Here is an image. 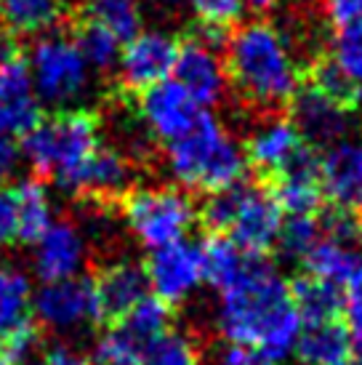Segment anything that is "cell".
Returning a JSON list of instances; mask_svg holds the SVG:
<instances>
[{
    "label": "cell",
    "mask_w": 362,
    "mask_h": 365,
    "mask_svg": "<svg viewBox=\"0 0 362 365\" xmlns=\"http://www.w3.org/2000/svg\"><path fill=\"white\" fill-rule=\"evenodd\" d=\"M341 365H346V363H341Z\"/></svg>",
    "instance_id": "cell-48"
},
{
    "label": "cell",
    "mask_w": 362,
    "mask_h": 365,
    "mask_svg": "<svg viewBox=\"0 0 362 365\" xmlns=\"http://www.w3.org/2000/svg\"><path fill=\"white\" fill-rule=\"evenodd\" d=\"M274 6V0H242V9L253 11V14H267Z\"/></svg>",
    "instance_id": "cell-44"
},
{
    "label": "cell",
    "mask_w": 362,
    "mask_h": 365,
    "mask_svg": "<svg viewBox=\"0 0 362 365\" xmlns=\"http://www.w3.org/2000/svg\"><path fill=\"white\" fill-rule=\"evenodd\" d=\"M118 325H123L144 346L155 341L157 336H162L165 331H171V307L155 294H147L139 304H133L128 312L123 314Z\"/></svg>",
    "instance_id": "cell-30"
},
{
    "label": "cell",
    "mask_w": 362,
    "mask_h": 365,
    "mask_svg": "<svg viewBox=\"0 0 362 365\" xmlns=\"http://www.w3.org/2000/svg\"><path fill=\"white\" fill-rule=\"evenodd\" d=\"M192 9H195L200 27L227 32V35L240 24L242 14H245L242 0H192Z\"/></svg>",
    "instance_id": "cell-36"
},
{
    "label": "cell",
    "mask_w": 362,
    "mask_h": 365,
    "mask_svg": "<svg viewBox=\"0 0 362 365\" xmlns=\"http://www.w3.org/2000/svg\"><path fill=\"white\" fill-rule=\"evenodd\" d=\"M64 16V0H0V21L11 35H46Z\"/></svg>",
    "instance_id": "cell-27"
},
{
    "label": "cell",
    "mask_w": 362,
    "mask_h": 365,
    "mask_svg": "<svg viewBox=\"0 0 362 365\" xmlns=\"http://www.w3.org/2000/svg\"><path fill=\"white\" fill-rule=\"evenodd\" d=\"M301 133L296 131L291 118H269L256 125V131L245 142V160L256 171L267 176H277L282 168H288L291 160L301 153Z\"/></svg>",
    "instance_id": "cell-21"
},
{
    "label": "cell",
    "mask_w": 362,
    "mask_h": 365,
    "mask_svg": "<svg viewBox=\"0 0 362 365\" xmlns=\"http://www.w3.org/2000/svg\"><path fill=\"white\" fill-rule=\"evenodd\" d=\"M27 64H30L32 86L41 104L64 110L90 88L93 70L83 59L75 41L67 35H59V32L41 35L27 56Z\"/></svg>",
    "instance_id": "cell-6"
},
{
    "label": "cell",
    "mask_w": 362,
    "mask_h": 365,
    "mask_svg": "<svg viewBox=\"0 0 362 365\" xmlns=\"http://www.w3.org/2000/svg\"><path fill=\"white\" fill-rule=\"evenodd\" d=\"M227 78L245 102L277 110L301 88V64L280 27L264 19L245 21L227 38Z\"/></svg>",
    "instance_id": "cell-2"
},
{
    "label": "cell",
    "mask_w": 362,
    "mask_h": 365,
    "mask_svg": "<svg viewBox=\"0 0 362 365\" xmlns=\"http://www.w3.org/2000/svg\"><path fill=\"white\" fill-rule=\"evenodd\" d=\"M139 365H200V346L184 331H165L141 346Z\"/></svg>",
    "instance_id": "cell-32"
},
{
    "label": "cell",
    "mask_w": 362,
    "mask_h": 365,
    "mask_svg": "<svg viewBox=\"0 0 362 365\" xmlns=\"http://www.w3.org/2000/svg\"><path fill=\"white\" fill-rule=\"evenodd\" d=\"M354 365H362V346H360V352H357V360H354Z\"/></svg>",
    "instance_id": "cell-47"
},
{
    "label": "cell",
    "mask_w": 362,
    "mask_h": 365,
    "mask_svg": "<svg viewBox=\"0 0 362 365\" xmlns=\"http://www.w3.org/2000/svg\"><path fill=\"white\" fill-rule=\"evenodd\" d=\"M16 208H19V240L32 245L51 224H53V203L41 179H27L14 187Z\"/></svg>",
    "instance_id": "cell-28"
},
{
    "label": "cell",
    "mask_w": 362,
    "mask_h": 365,
    "mask_svg": "<svg viewBox=\"0 0 362 365\" xmlns=\"http://www.w3.org/2000/svg\"><path fill=\"white\" fill-rule=\"evenodd\" d=\"M35 365H93L88 357L78 352L70 344H51L48 349H43Z\"/></svg>",
    "instance_id": "cell-41"
},
{
    "label": "cell",
    "mask_w": 362,
    "mask_h": 365,
    "mask_svg": "<svg viewBox=\"0 0 362 365\" xmlns=\"http://www.w3.org/2000/svg\"><path fill=\"white\" fill-rule=\"evenodd\" d=\"M197 248H200L202 262V280L213 285L216 291H222L232 280H237L253 256L222 232H211Z\"/></svg>",
    "instance_id": "cell-25"
},
{
    "label": "cell",
    "mask_w": 362,
    "mask_h": 365,
    "mask_svg": "<svg viewBox=\"0 0 362 365\" xmlns=\"http://www.w3.org/2000/svg\"><path fill=\"white\" fill-rule=\"evenodd\" d=\"M282 219H285V213L272 197L269 187L240 182L237 197H234V211H232L229 227L224 235L232 237L242 251L267 256V251H272L277 243Z\"/></svg>",
    "instance_id": "cell-8"
},
{
    "label": "cell",
    "mask_w": 362,
    "mask_h": 365,
    "mask_svg": "<svg viewBox=\"0 0 362 365\" xmlns=\"http://www.w3.org/2000/svg\"><path fill=\"white\" fill-rule=\"evenodd\" d=\"M291 288V302L296 307V312L301 317V323H322V320H338L343 309V291L341 285L320 280L314 274L304 272L301 277H296Z\"/></svg>",
    "instance_id": "cell-24"
},
{
    "label": "cell",
    "mask_w": 362,
    "mask_h": 365,
    "mask_svg": "<svg viewBox=\"0 0 362 365\" xmlns=\"http://www.w3.org/2000/svg\"><path fill=\"white\" fill-rule=\"evenodd\" d=\"M136 112H139L141 128L150 133L155 142L171 144L181 139L184 133H190L205 110L192 102L190 93L173 78H168V81H160L139 91Z\"/></svg>",
    "instance_id": "cell-9"
},
{
    "label": "cell",
    "mask_w": 362,
    "mask_h": 365,
    "mask_svg": "<svg viewBox=\"0 0 362 365\" xmlns=\"http://www.w3.org/2000/svg\"><path fill=\"white\" fill-rule=\"evenodd\" d=\"M309 86L317 88L320 93H325L328 99H333L336 104H341L346 110H354L362 102V88L346 75V72L331 59H317L309 70Z\"/></svg>",
    "instance_id": "cell-33"
},
{
    "label": "cell",
    "mask_w": 362,
    "mask_h": 365,
    "mask_svg": "<svg viewBox=\"0 0 362 365\" xmlns=\"http://www.w3.org/2000/svg\"><path fill=\"white\" fill-rule=\"evenodd\" d=\"M168 147V168L184 190L222 192L242 182L248 160L242 144L205 110L197 125Z\"/></svg>",
    "instance_id": "cell-3"
},
{
    "label": "cell",
    "mask_w": 362,
    "mask_h": 365,
    "mask_svg": "<svg viewBox=\"0 0 362 365\" xmlns=\"http://www.w3.org/2000/svg\"><path fill=\"white\" fill-rule=\"evenodd\" d=\"M72 41L81 48L83 59L88 61V67L93 72H112L118 67L123 41L112 30H107L104 24L90 21L83 16V19L78 21V27H75Z\"/></svg>",
    "instance_id": "cell-29"
},
{
    "label": "cell",
    "mask_w": 362,
    "mask_h": 365,
    "mask_svg": "<svg viewBox=\"0 0 362 365\" xmlns=\"http://www.w3.org/2000/svg\"><path fill=\"white\" fill-rule=\"evenodd\" d=\"M141 344L123 325H112L96 336L90 363L93 365H139Z\"/></svg>",
    "instance_id": "cell-35"
},
{
    "label": "cell",
    "mask_w": 362,
    "mask_h": 365,
    "mask_svg": "<svg viewBox=\"0 0 362 365\" xmlns=\"http://www.w3.org/2000/svg\"><path fill=\"white\" fill-rule=\"evenodd\" d=\"M320 237L322 224L314 213H309V216H288V219H282L274 248L280 251L285 262H304Z\"/></svg>",
    "instance_id": "cell-34"
},
{
    "label": "cell",
    "mask_w": 362,
    "mask_h": 365,
    "mask_svg": "<svg viewBox=\"0 0 362 365\" xmlns=\"http://www.w3.org/2000/svg\"><path fill=\"white\" fill-rule=\"evenodd\" d=\"M99 147V118L81 107L41 115V120L21 136V160L38 176L61 184Z\"/></svg>",
    "instance_id": "cell-4"
},
{
    "label": "cell",
    "mask_w": 362,
    "mask_h": 365,
    "mask_svg": "<svg viewBox=\"0 0 362 365\" xmlns=\"http://www.w3.org/2000/svg\"><path fill=\"white\" fill-rule=\"evenodd\" d=\"M343 325L352 336V341L357 346H362V269L354 274V280L346 285L343 294Z\"/></svg>",
    "instance_id": "cell-38"
},
{
    "label": "cell",
    "mask_w": 362,
    "mask_h": 365,
    "mask_svg": "<svg viewBox=\"0 0 362 365\" xmlns=\"http://www.w3.org/2000/svg\"><path fill=\"white\" fill-rule=\"evenodd\" d=\"M162 3H168V6H181V3H190V0H162Z\"/></svg>",
    "instance_id": "cell-46"
},
{
    "label": "cell",
    "mask_w": 362,
    "mask_h": 365,
    "mask_svg": "<svg viewBox=\"0 0 362 365\" xmlns=\"http://www.w3.org/2000/svg\"><path fill=\"white\" fill-rule=\"evenodd\" d=\"M320 224L325 237H333V240H341L349 245H362V213L333 208L325 219H320Z\"/></svg>",
    "instance_id": "cell-37"
},
{
    "label": "cell",
    "mask_w": 362,
    "mask_h": 365,
    "mask_svg": "<svg viewBox=\"0 0 362 365\" xmlns=\"http://www.w3.org/2000/svg\"><path fill=\"white\" fill-rule=\"evenodd\" d=\"M219 296L216 325L229 344L251 346L272 363L293 355L304 323L291 302L288 280L267 256L253 254L240 277Z\"/></svg>",
    "instance_id": "cell-1"
},
{
    "label": "cell",
    "mask_w": 362,
    "mask_h": 365,
    "mask_svg": "<svg viewBox=\"0 0 362 365\" xmlns=\"http://www.w3.org/2000/svg\"><path fill=\"white\" fill-rule=\"evenodd\" d=\"M320 190L338 211L362 213V142L341 139L320 153Z\"/></svg>",
    "instance_id": "cell-14"
},
{
    "label": "cell",
    "mask_w": 362,
    "mask_h": 365,
    "mask_svg": "<svg viewBox=\"0 0 362 365\" xmlns=\"http://www.w3.org/2000/svg\"><path fill=\"white\" fill-rule=\"evenodd\" d=\"M83 16L104 24L123 43L141 30V11L136 0H83Z\"/></svg>",
    "instance_id": "cell-31"
},
{
    "label": "cell",
    "mask_w": 362,
    "mask_h": 365,
    "mask_svg": "<svg viewBox=\"0 0 362 365\" xmlns=\"http://www.w3.org/2000/svg\"><path fill=\"white\" fill-rule=\"evenodd\" d=\"M352 336L341 320H322L304 325L293 355L301 365H341L352 357Z\"/></svg>",
    "instance_id": "cell-22"
},
{
    "label": "cell",
    "mask_w": 362,
    "mask_h": 365,
    "mask_svg": "<svg viewBox=\"0 0 362 365\" xmlns=\"http://www.w3.org/2000/svg\"><path fill=\"white\" fill-rule=\"evenodd\" d=\"M123 219L147 251L179 243L197 222V208L184 187H136L120 197Z\"/></svg>",
    "instance_id": "cell-5"
},
{
    "label": "cell",
    "mask_w": 362,
    "mask_h": 365,
    "mask_svg": "<svg viewBox=\"0 0 362 365\" xmlns=\"http://www.w3.org/2000/svg\"><path fill=\"white\" fill-rule=\"evenodd\" d=\"M32 267L41 283L67 280L81 274L86 264V240L72 222H53L46 232L32 243Z\"/></svg>",
    "instance_id": "cell-18"
},
{
    "label": "cell",
    "mask_w": 362,
    "mask_h": 365,
    "mask_svg": "<svg viewBox=\"0 0 362 365\" xmlns=\"http://www.w3.org/2000/svg\"><path fill=\"white\" fill-rule=\"evenodd\" d=\"M93 288H96L101 320H120L133 304H139L150 294V280L144 272V264L118 259L101 267V272L93 280Z\"/></svg>",
    "instance_id": "cell-19"
},
{
    "label": "cell",
    "mask_w": 362,
    "mask_h": 365,
    "mask_svg": "<svg viewBox=\"0 0 362 365\" xmlns=\"http://www.w3.org/2000/svg\"><path fill=\"white\" fill-rule=\"evenodd\" d=\"M213 365H277V363H272L269 357H264L262 352H256L251 346L229 344L219 352V357H216Z\"/></svg>",
    "instance_id": "cell-42"
},
{
    "label": "cell",
    "mask_w": 362,
    "mask_h": 365,
    "mask_svg": "<svg viewBox=\"0 0 362 365\" xmlns=\"http://www.w3.org/2000/svg\"><path fill=\"white\" fill-rule=\"evenodd\" d=\"M173 81L192 96V102L208 110L222 104L224 93L229 88L227 67L219 56V48H211L192 35L190 41L179 43V56L173 67Z\"/></svg>",
    "instance_id": "cell-12"
},
{
    "label": "cell",
    "mask_w": 362,
    "mask_h": 365,
    "mask_svg": "<svg viewBox=\"0 0 362 365\" xmlns=\"http://www.w3.org/2000/svg\"><path fill=\"white\" fill-rule=\"evenodd\" d=\"M131 158L115 147H96L93 153L86 158L81 168L59 184L72 195H83V197H96V200H107V197H123L131 190Z\"/></svg>",
    "instance_id": "cell-15"
},
{
    "label": "cell",
    "mask_w": 362,
    "mask_h": 365,
    "mask_svg": "<svg viewBox=\"0 0 362 365\" xmlns=\"http://www.w3.org/2000/svg\"><path fill=\"white\" fill-rule=\"evenodd\" d=\"M272 197L277 200L285 216H309L317 213L322 203L320 190V153L304 144L301 153L282 168L269 187Z\"/></svg>",
    "instance_id": "cell-17"
},
{
    "label": "cell",
    "mask_w": 362,
    "mask_h": 365,
    "mask_svg": "<svg viewBox=\"0 0 362 365\" xmlns=\"http://www.w3.org/2000/svg\"><path fill=\"white\" fill-rule=\"evenodd\" d=\"M32 288L27 272L0 267V339L32 325Z\"/></svg>",
    "instance_id": "cell-26"
},
{
    "label": "cell",
    "mask_w": 362,
    "mask_h": 365,
    "mask_svg": "<svg viewBox=\"0 0 362 365\" xmlns=\"http://www.w3.org/2000/svg\"><path fill=\"white\" fill-rule=\"evenodd\" d=\"M331 59L362 88V0H325Z\"/></svg>",
    "instance_id": "cell-20"
},
{
    "label": "cell",
    "mask_w": 362,
    "mask_h": 365,
    "mask_svg": "<svg viewBox=\"0 0 362 365\" xmlns=\"http://www.w3.org/2000/svg\"><path fill=\"white\" fill-rule=\"evenodd\" d=\"M16 53H21L19 43H16V38L11 35L9 30L0 32V61L11 59V56H16Z\"/></svg>",
    "instance_id": "cell-43"
},
{
    "label": "cell",
    "mask_w": 362,
    "mask_h": 365,
    "mask_svg": "<svg viewBox=\"0 0 362 365\" xmlns=\"http://www.w3.org/2000/svg\"><path fill=\"white\" fill-rule=\"evenodd\" d=\"M41 99L32 86L24 53L0 61V125L14 136H24L41 120Z\"/></svg>",
    "instance_id": "cell-16"
},
{
    "label": "cell",
    "mask_w": 362,
    "mask_h": 365,
    "mask_svg": "<svg viewBox=\"0 0 362 365\" xmlns=\"http://www.w3.org/2000/svg\"><path fill=\"white\" fill-rule=\"evenodd\" d=\"M19 240V208L14 187H0V248Z\"/></svg>",
    "instance_id": "cell-39"
},
{
    "label": "cell",
    "mask_w": 362,
    "mask_h": 365,
    "mask_svg": "<svg viewBox=\"0 0 362 365\" xmlns=\"http://www.w3.org/2000/svg\"><path fill=\"white\" fill-rule=\"evenodd\" d=\"M288 107H291V123L296 125V131L314 150H325L331 144L341 142L352 128V110L336 104L309 83L293 93Z\"/></svg>",
    "instance_id": "cell-13"
},
{
    "label": "cell",
    "mask_w": 362,
    "mask_h": 365,
    "mask_svg": "<svg viewBox=\"0 0 362 365\" xmlns=\"http://www.w3.org/2000/svg\"><path fill=\"white\" fill-rule=\"evenodd\" d=\"M179 41L162 30H144L123 43L118 59V78L125 91H144L155 83L168 81L176 67Z\"/></svg>",
    "instance_id": "cell-10"
},
{
    "label": "cell",
    "mask_w": 362,
    "mask_h": 365,
    "mask_svg": "<svg viewBox=\"0 0 362 365\" xmlns=\"http://www.w3.org/2000/svg\"><path fill=\"white\" fill-rule=\"evenodd\" d=\"M32 320L59 336L81 334L101 323L93 280L86 274H75L67 280L41 283V288L32 294Z\"/></svg>",
    "instance_id": "cell-7"
},
{
    "label": "cell",
    "mask_w": 362,
    "mask_h": 365,
    "mask_svg": "<svg viewBox=\"0 0 362 365\" xmlns=\"http://www.w3.org/2000/svg\"><path fill=\"white\" fill-rule=\"evenodd\" d=\"M144 272L150 280V294L162 299L168 307L184 304L205 283L200 248L187 240L150 251V259L144 262Z\"/></svg>",
    "instance_id": "cell-11"
},
{
    "label": "cell",
    "mask_w": 362,
    "mask_h": 365,
    "mask_svg": "<svg viewBox=\"0 0 362 365\" xmlns=\"http://www.w3.org/2000/svg\"><path fill=\"white\" fill-rule=\"evenodd\" d=\"M0 365H16L14 363V357H11L9 346H6V341L0 339Z\"/></svg>",
    "instance_id": "cell-45"
},
{
    "label": "cell",
    "mask_w": 362,
    "mask_h": 365,
    "mask_svg": "<svg viewBox=\"0 0 362 365\" xmlns=\"http://www.w3.org/2000/svg\"><path fill=\"white\" fill-rule=\"evenodd\" d=\"M19 136H14L0 125V182L14 176V171L19 168L21 163V150H19Z\"/></svg>",
    "instance_id": "cell-40"
},
{
    "label": "cell",
    "mask_w": 362,
    "mask_h": 365,
    "mask_svg": "<svg viewBox=\"0 0 362 365\" xmlns=\"http://www.w3.org/2000/svg\"><path fill=\"white\" fill-rule=\"evenodd\" d=\"M301 264L306 274L346 288L362 269V245H349L322 235Z\"/></svg>",
    "instance_id": "cell-23"
}]
</instances>
